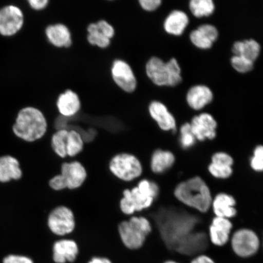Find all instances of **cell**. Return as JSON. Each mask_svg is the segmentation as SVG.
<instances>
[{"mask_svg":"<svg viewBox=\"0 0 263 263\" xmlns=\"http://www.w3.org/2000/svg\"><path fill=\"white\" fill-rule=\"evenodd\" d=\"M209 171L213 177L217 179H228L232 176L233 169L232 166L225 164L211 163L209 166Z\"/></svg>","mask_w":263,"mask_h":263,"instance_id":"29","label":"cell"},{"mask_svg":"<svg viewBox=\"0 0 263 263\" xmlns=\"http://www.w3.org/2000/svg\"><path fill=\"white\" fill-rule=\"evenodd\" d=\"M47 128V120L40 110L26 107L18 111L12 131L19 139L27 142H34L45 136Z\"/></svg>","mask_w":263,"mask_h":263,"instance_id":"1","label":"cell"},{"mask_svg":"<svg viewBox=\"0 0 263 263\" xmlns=\"http://www.w3.org/2000/svg\"><path fill=\"white\" fill-rule=\"evenodd\" d=\"M147 77L157 86L175 87L182 82L181 68L175 58L164 62L162 59L153 57L146 65Z\"/></svg>","mask_w":263,"mask_h":263,"instance_id":"4","label":"cell"},{"mask_svg":"<svg viewBox=\"0 0 263 263\" xmlns=\"http://www.w3.org/2000/svg\"><path fill=\"white\" fill-rule=\"evenodd\" d=\"M233 224L229 219L215 217L210 227V241L216 246H223L228 242Z\"/></svg>","mask_w":263,"mask_h":263,"instance_id":"14","label":"cell"},{"mask_svg":"<svg viewBox=\"0 0 263 263\" xmlns=\"http://www.w3.org/2000/svg\"><path fill=\"white\" fill-rule=\"evenodd\" d=\"M88 263H112L109 259L103 257H94Z\"/></svg>","mask_w":263,"mask_h":263,"instance_id":"40","label":"cell"},{"mask_svg":"<svg viewBox=\"0 0 263 263\" xmlns=\"http://www.w3.org/2000/svg\"><path fill=\"white\" fill-rule=\"evenodd\" d=\"M112 78L118 87L127 93L136 90L137 82L130 65L122 60L114 62L111 68Z\"/></svg>","mask_w":263,"mask_h":263,"instance_id":"12","label":"cell"},{"mask_svg":"<svg viewBox=\"0 0 263 263\" xmlns=\"http://www.w3.org/2000/svg\"><path fill=\"white\" fill-rule=\"evenodd\" d=\"M190 263H216L210 256L206 255H199L192 259Z\"/></svg>","mask_w":263,"mask_h":263,"instance_id":"39","label":"cell"},{"mask_svg":"<svg viewBox=\"0 0 263 263\" xmlns=\"http://www.w3.org/2000/svg\"><path fill=\"white\" fill-rule=\"evenodd\" d=\"M198 30L204 34L209 40L213 43L216 41L218 38L219 32L215 26L210 24L200 25L197 28Z\"/></svg>","mask_w":263,"mask_h":263,"instance_id":"33","label":"cell"},{"mask_svg":"<svg viewBox=\"0 0 263 263\" xmlns=\"http://www.w3.org/2000/svg\"><path fill=\"white\" fill-rule=\"evenodd\" d=\"M108 167L115 177L126 182L136 179L143 172L142 164L139 159L128 153L115 156L111 159Z\"/></svg>","mask_w":263,"mask_h":263,"instance_id":"6","label":"cell"},{"mask_svg":"<svg viewBox=\"0 0 263 263\" xmlns=\"http://www.w3.org/2000/svg\"><path fill=\"white\" fill-rule=\"evenodd\" d=\"M251 166L255 172H262L263 170V147L261 145L255 147L254 156L251 160Z\"/></svg>","mask_w":263,"mask_h":263,"instance_id":"32","label":"cell"},{"mask_svg":"<svg viewBox=\"0 0 263 263\" xmlns=\"http://www.w3.org/2000/svg\"><path fill=\"white\" fill-rule=\"evenodd\" d=\"M3 263H34V261L27 256L9 255L3 259Z\"/></svg>","mask_w":263,"mask_h":263,"instance_id":"37","label":"cell"},{"mask_svg":"<svg viewBox=\"0 0 263 263\" xmlns=\"http://www.w3.org/2000/svg\"><path fill=\"white\" fill-rule=\"evenodd\" d=\"M190 38L191 42L197 48L208 49L212 47L213 43L197 29L190 33Z\"/></svg>","mask_w":263,"mask_h":263,"instance_id":"30","label":"cell"},{"mask_svg":"<svg viewBox=\"0 0 263 263\" xmlns=\"http://www.w3.org/2000/svg\"><path fill=\"white\" fill-rule=\"evenodd\" d=\"M84 141L83 137L78 132L69 130L67 141V157H73L80 154L83 151Z\"/></svg>","mask_w":263,"mask_h":263,"instance_id":"26","label":"cell"},{"mask_svg":"<svg viewBox=\"0 0 263 263\" xmlns=\"http://www.w3.org/2000/svg\"><path fill=\"white\" fill-rule=\"evenodd\" d=\"M46 35L51 44L58 48H68L72 45L70 30L63 24L49 25L45 30Z\"/></svg>","mask_w":263,"mask_h":263,"instance_id":"18","label":"cell"},{"mask_svg":"<svg viewBox=\"0 0 263 263\" xmlns=\"http://www.w3.org/2000/svg\"><path fill=\"white\" fill-rule=\"evenodd\" d=\"M53 260L57 263L74 262L79 254L77 243L72 239H61L54 242Z\"/></svg>","mask_w":263,"mask_h":263,"instance_id":"15","label":"cell"},{"mask_svg":"<svg viewBox=\"0 0 263 263\" xmlns=\"http://www.w3.org/2000/svg\"><path fill=\"white\" fill-rule=\"evenodd\" d=\"M174 196L183 204L201 213L209 211L213 200L209 187L198 176L179 183Z\"/></svg>","mask_w":263,"mask_h":263,"instance_id":"2","label":"cell"},{"mask_svg":"<svg viewBox=\"0 0 263 263\" xmlns=\"http://www.w3.org/2000/svg\"><path fill=\"white\" fill-rule=\"evenodd\" d=\"M68 130L59 129L51 138V147L54 152L62 159L67 157V147Z\"/></svg>","mask_w":263,"mask_h":263,"instance_id":"24","label":"cell"},{"mask_svg":"<svg viewBox=\"0 0 263 263\" xmlns=\"http://www.w3.org/2000/svg\"><path fill=\"white\" fill-rule=\"evenodd\" d=\"M212 163L225 164V165L232 166L233 164V159L228 154L219 152L215 153L212 156Z\"/></svg>","mask_w":263,"mask_h":263,"instance_id":"34","label":"cell"},{"mask_svg":"<svg viewBox=\"0 0 263 263\" xmlns=\"http://www.w3.org/2000/svg\"><path fill=\"white\" fill-rule=\"evenodd\" d=\"M151 117L155 120L161 129L174 131L176 129V121L167 108L161 102L153 101L149 106Z\"/></svg>","mask_w":263,"mask_h":263,"instance_id":"13","label":"cell"},{"mask_svg":"<svg viewBox=\"0 0 263 263\" xmlns=\"http://www.w3.org/2000/svg\"><path fill=\"white\" fill-rule=\"evenodd\" d=\"M141 7L146 11L152 12L156 11L162 4L160 0H140Z\"/></svg>","mask_w":263,"mask_h":263,"instance_id":"36","label":"cell"},{"mask_svg":"<svg viewBox=\"0 0 263 263\" xmlns=\"http://www.w3.org/2000/svg\"><path fill=\"white\" fill-rule=\"evenodd\" d=\"M98 27L100 29L101 31L106 36L108 39H110L114 37L115 35V29L112 26L108 24L106 21L101 20L96 23Z\"/></svg>","mask_w":263,"mask_h":263,"instance_id":"35","label":"cell"},{"mask_svg":"<svg viewBox=\"0 0 263 263\" xmlns=\"http://www.w3.org/2000/svg\"><path fill=\"white\" fill-rule=\"evenodd\" d=\"M163 263H180V262H177L176 261H173V260H167V261H166L165 262H164Z\"/></svg>","mask_w":263,"mask_h":263,"instance_id":"41","label":"cell"},{"mask_svg":"<svg viewBox=\"0 0 263 263\" xmlns=\"http://www.w3.org/2000/svg\"><path fill=\"white\" fill-rule=\"evenodd\" d=\"M159 193V186L156 183L146 179L141 180L133 189L124 191L120 202L121 212L125 215H130L149 208Z\"/></svg>","mask_w":263,"mask_h":263,"instance_id":"3","label":"cell"},{"mask_svg":"<svg viewBox=\"0 0 263 263\" xmlns=\"http://www.w3.org/2000/svg\"><path fill=\"white\" fill-rule=\"evenodd\" d=\"M151 231V223L144 217H132L128 221L121 222L118 226L121 241L130 250L141 248Z\"/></svg>","mask_w":263,"mask_h":263,"instance_id":"5","label":"cell"},{"mask_svg":"<svg viewBox=\"0 0 263 263\" xmlns=\"http://www.w3.org/2000/svg\"><path fill=\"white\" fill-rule=\"evenodd\" d=\"M189 7L193 15L197 18L209 16L215 10V3L212 0H192Z\"/></svg>","mask_w":263,"mask_h":263,"instance_id":"25","label":"cell"},{"mask_svg":"<svg viewBox=\"0 0 263 263\" xmlns=\"http://www.w3.org/2000/svg\"><path fill=\"white\" fill-rule=\"evenodd\" d=\"M59 112L65 117H72L81 108V101L78 95L70 90L60 95L57 101Z\"/></svg>","mask_w":263,"mask_h":263,"instance_id":"21","label":"cell"},{"mask_svg":"<svg viewBox=\"0 0 263 263\" xmlns=\"http://www.w3.org/2000/svg\"><path fill=\"white\" fill-rule=\"evenodd\" d=\"M231 64L233 68L240 73H247L254 68V63L239 55H233L231 58Z\"/></svg>","mask_w":263,"mask_h":263,"instance_id":"31","label":"cell"},{"mask_svg":"<svg viewBox=\"0 0 263 263\" xmlns=\"http://www.w3.org/2000/svg\"><path fill=\"white\" fill-rule=\"evenodd\" d=\"M47 224L50 231L55 235L62 236L70 234L76 228L74 213L67 206L55 207L49 213Z\"/></svg>","mask_w":263,"mask_h":263,"instance_id":"8","label":"cell"},{"mask_svg":"<svg viewBox=\"0 0 263 263\" xmlns=\"http://www.w3.org/2000/svg\"><path fill=\"white\" fill-rule=\"evenodd\" d=\"M213 100V92L205 85H197L192 87L186 95L189 106L194 110H199L211 103Z\"/></svg>","mask_w":263,"mask_h":263,"instance_id":"16","label":"cell"},{"mask_svg":"<svg viewBox=\"0 0 263 263\" xmlns=\"http://www.w3.org/2000/svg\"><path fill=\"white\" fill-rule=\"evenodd\" d=\"M62 190H75L83 185L87 177L86 169L78 161L62 164L61 174L57 175Z\"/></svg>","mask_w":263,"mask_h":263,"instance_id":"10","label":"cell"},{"mask_svg":"<svg viewBox=\"0 0 263 263\" xmlns=\"http://www.w3.org/2000/svg\"><path fill=\"white\" fill-rule=\"evenodd\" d=\"M233 251L241 258H249L257 253L260 241L253 230L242 229L237 230L231 239Z\"/></svg>","mask_w":263,"mask_h":263,"instance_id":"9","label":"cell"},{"mask_svg":"<svg viewBox=\"0 0 263 263\" xmlns=\"http://www.w3.org/2000/svg\"><path fill=\"white\" fill-rule=\"evenodd\" d=\"M22 177V171L17 159L10 156L0 157V182H8L19 180Z\"/></svg>","mask_w":263,"mask_h":263,"instance_id":"20","label":"cell"},{"mask_svg":"<svg viewBox=\"0 0 263 263\" xmlns=\"http://www.w3.org/2000/svg\"><path fill=\"white\" fill-rule=\"evenodd\" d=\"M24 24V12L18 6L6 5L0 8V35L3 37L17 34Z\"/></svg>","mask_w":263,"mask_h":263,"instance_id":"7","label":"cell"},{"mask_svg":"<svg viewBox=\"0 0 263 263\" xmlns=\"http://www.w3.org/2000/svg\"><path fill=\"white\" fill-rule=\"evenodd\" d=\"M88 33L87 40L89 44L97 46L101 48H106L110 44V40L102 32L98 26L95 24H91L88 26Z\"/></svg>","mask_w":263,"mask_h":263,"instance_id":"27","label":"cell"},{"mask_svg":"<svg viewBox=\"0 0 263 263\" xmlns=\"http://www.w3.org/2000/svg\"><path fill=\"white\" fill-rule=\"evenodd\" d=\"M260 51V45L254 39L236 42L232 47L234 55L244 58L253 63L258 59Z\"/></svg>","mask_w":263,"mask_h":263,"instance_id":"22","label":"cell"},{"mask_svg":"<svg viewBox=\"0 0 263 263\" xmlns=\"http://www.w3.org/2000/svg\"><path fill=\"white\" fill-rule=\"evenodd\" d=\"M175 162V156L169 151L159 149L155 151L151 158V167L156 174H161L172 167Z\"/></svg>","mask_w":263,"mask_h":263,"instance_id":"23","label":"cell"},{"mask_svg":"<svg viewBox=\"0 0 263 263\" xmlns=\"http://www.w3.org/2000/svg\"><path fill=\"white\" fill-rule=\"evenodd\" d=\"M180 141L181 146L184 149H189L195 145L196 139L191 129L190 123L184 124L181 127Z\"/></svg>","mask_w":263,"mask_h":263,"instance_id":"28","label":"cell"},{"mask_svg":"<svg viewBox=\"0 0 263 263\" xmlns=\"http://www.w3.org/2000/svg\"><path fill=\"white\" fill-rule=\"evenodd\" d=\"M234 197L226 193H219L212 202V209L216 217L229 219L236 215Z\"/></svg>","mask_w":263,"mask_h":263,"instance_id":"17","label":"cell"},{"mask_svg":"<svg viewBox=\"0 0 263 263\" xmlns=\"http://www.w3.org/2000/svg\"><path fill=\"white\" fill-rule=\"evenodd\" d=\"M28 3L32 9L39 11L47 7L49 2L48 0H29Z\"/></svg>","mask_w":263,"mask_h":263,"instance_id":"38","label":"cell"},{"mask_svg":"<svg viewBox=\"0 0 263 263\" xmlns=\"http://www.w3.org/2000/svg\"><path fill=\"white\" fill-rule=\"evenodd\" d=\"M189 24V18L185 12L174 10L171 12L164 22V31L170 34L182 35Z\"/></svg>","mask_w":263,"mask_h":263,"instance_id":"19","label":"cell"},{"mask_svg":"<svg viewBox=\"0 0 263 263\" xmlns=\"http://www.w3.org/2000/svg\"><path fill=\"white\" fill-rule=\"evenodd\" d=\"M190 126L196 140H213L216 137L217 122L212 115L202 113L194 117Z\"/></svg>","mask_w":263,"mask_h":263,"instance_id":"11","label":"cell"}]
</instances>
